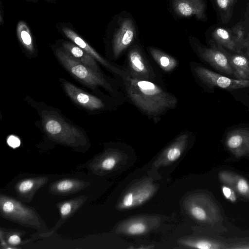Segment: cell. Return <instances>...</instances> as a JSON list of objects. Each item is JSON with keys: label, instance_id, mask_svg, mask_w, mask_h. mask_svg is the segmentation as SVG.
Segmentation results:
<instances>
[{"label": "cell", "instance_id": "cell-1", "mask_svg": "<svg viewBox=\"0 0 249 249\" xmlns=\"http://www.w3.org/2000/svg\"><path fill=\"white\" fill-rule=\"evenodd\" d=\"M128 98L142 113L157 121L175 108L178 99L154 81L131 78L126 71L120 77Z\"/></svg>", "mask_w": 249, "mask_h": 249}, {"label": "cell", "instance_id": "cell-2", "mask_svg": "<svg viewBox=\"0 0 249 249\" xmlns=\"http://www.w3.org/2000/svg\"><path fill=\"white\" fill-rule=\"evenodd\" d=\"M42 124L47 136L53 141L80 151H86L89 142L85 134L54 113L44 112Z\"/></svg>", "mask_w": 249, "mask_h": 249}, {"label": "cell", "instance_id": "cell-3", "mask_svg": "<svg viewBox=\"0 0 249 249\" xmlns=\"http://www.w3.org/2000/svg\"><path fill=\"white\" fill-rule=\"evenodd\" d=\"M0 213L2 217L9 221L36 230L42 237H45L49 232L44 220L35 210L2 194L0 195Z\"/></svg>", "mask_w": 249, "mask_h": 249}, {"label": "cell", "instance_id": "cell-4", "mask_svg": "<svg viewBox=\"0 0 249 249\" xmlns=\"http://www.w3.org/2000/svg\"><path fill=\"white\" fill-rule=\"evenodd\" d=\"M56 57L66 70L77 80L90 88L102 87L112 91L111 85L102 73L97 72L82 64L68 53L63 47L55 50Z\"/></svg>", "mask_w": 249, "mask_h": 249}, {"label": "cell", "instance_id": "cell-5", "mask_svg": "<svg viewBox=\"0 0 249 249\" xmlns=\"http://www.w3.org/2000/svg\"><path fill=\"white\" fill-rule=\"evenodd\" d=\"M192 69L196 77L210 88L232 90L249 88V80L233 79L198 65H193Z\"/></svg>", "mask_w": 249, "mask_h": 249}, {"label": "cell", "instance_id": "cell-6", "mask_svg": "<svg viewBox=\"0 0 249 249\" xmlns=\"http://www.w3.org/2000/svg\"><path fill=\"white\" fill-rule=\"evenodd\" d=\"M126 74L131 78L154 81L155 71L140 48L135 46L129 51L126 60Z\"/></svg>", "mask_w": 249, "mask_h": 249}, {"label": "cell", "instance_id": "cell-7", "mask_svg": "<svg viewBox=\"0 0 249 249\" xmlns=\"http://www.w3.org/2000/svg\"><path fill=\"white\" fill-rule=\"evenodd\" d=\"M70 25L61 23L57 27L59 32L66 36L72 42L83 49L92 56L97 61L106 67L112 73L120 77L125 73L124 68H120L107 61L91 47L76 31Z\"/></svg>", "mask_w": 249, "mask_h": 249}, {"label": "cell", "instance_id": "cell-8", "mask_svg": "<svg viewBox=\"0 0 249 249\" xmlns=\"http://www.w3.org/2000/svg\"><path fill=\"white\" fill-rule=\"evenodd\" d=\"M62 86L70 98L82 107L90 110H98L105 107V105L101 99L87 93L71 83L63 81Z\"/></svg>", "mask_w": 249, "mask_h": 249}, {"label": "cell", "instance_id": "cell-9", "mask_svg": "<svg viewBox=\"0 0 249 249\" xmlns=\"http://www.w3.org/2000/svg\"><path fill=\"white\" fill-rule=\"evenodd\" d=\"M135 37V28L131 19L125 18L120 24L115 34L112 42L114 57L118 58L133 42Z\"/></svg>", "mask_w": 249, "mask_h": 249}, {"label": "cell", "instance_id": "cell-10", "mask_svg": "<svg viewBox=\"0 0 249 249\" xmlns=\"http://www.w3.org/2000/svg\"><path fill=\"white\" fill-rule=\"evenodd\" d=\"M199 53L201 58L216 71L228 76L234 77L233 69L226 54L206 49L199 50Z\"/></svg>", "mask_w": 249, "mask_h": 249}, {"label": "cell", "instance_id": "cell-11", "mask_svg": "<svg viewBox=\"0 0 249 249\" xmlns=\"http://www.w3.org/2000/svg\"><path fill=\"white\" fill-rule=\"evenodd\" d=\"M49 180L46 176H39L22 179L15 185V192L20 199L30 203L37 191Z\"/></svg>", "mask_w": 249, "mask_h": 249}, {"label": "cell", "instance_id": "cell-12", "mask_svg": "<svg viewBox=\"0 0 249 249\" xmlns=\"http://www.w3.org/2000/svg\"><path fill=\"white\" fill-rule=\"evenodd\" d=\"M88 197L82 195L57 204L60 212V219L55 226L49 231L45 237L55 232L67 220L71 217L84 204Z\"/></svg>", "mask_w": 249, "mask_h": 249}, {"label": "cell", "instance_id": "cell-13", "mask_svg": "<svg viewBox=\"0 0 249 249\" xmlns=\"http://www.w3.org/2000/svg\"><path fill=\"white\" fill-rule=\"evenodd\" d=\"M89 185V182L77 178H64L50 184L49 192L53 195L68 196L79 192Z\"/></svg>", "mask_w": 249, "mask_h": 249}, {"label": "cell", "instance_id": "cell-14", "mask_svg": "<svg viewBox=\"0 0 249 249\" xmlns=\"http://www.w3.org/2000/svg\"><path fill=\"white\" fill-rule=\"evenodd\" d=\"M61 44L62 47L76 60L95 71L102 73L97 61L87 52L71 42L62 40Z\"/></svg>", "mask_w": 249, "mask_h": 249}, {"label": "cell", "instance_id": "cell-15", "mask_svg": "<svg viewBox=\"0 0 249 249\" xmlns=\"http://www.w3.org/2000/svg\"><path fill=\"white\" fill-rule=\"evenodd\" d=\"M219 178L223 182L234 188L239 194L249 197V182L244 178L227 172L220 173Z\"/></svg>", "mask_w": 249, "mask_h": 249}, {"label": "cell", "instance_id": "cell-16", "mask_svg": "<svg viewBox=\"0 0 249 249\" xmlns=\"http://www.w3.org/2000/svg\"><path fill=\"white\" fill-rule=\"evenodd\" d=\"M226 55L233 69L234 78L249 80V59L242 55Z\"/></svg>", "mask_w": 249, "mask_h": 249}, {"label": "cell", "instance_id": "cell-17", "mask_svg": "<svg viewBox=\"0 0 249 249\" xmlns=\"http://www.w3.org/2000/svg\"><path fill=\"white\" fill-rule=\"evenodd\" d=\"M16 33L20 43L25 51L30 54L34 53L36 48L34 38L29 26L24 21H18Z\"/></svg>", "mask_w": 249, "mask_h": 249}, {"label": "cell", "instance_id": "cell-18", "mask_svg": "<svg viewBox=\"0 0 249 249\" xmlns=\"http://www.w3.org/2000/svg\"><path fill=\"white\" fill-rule=\"evenodd\" d=\"M148 51L154 61L165 72L172 71L178 65L177 59L158 49L150 47Z\"/></svg>", "mask_w": 249, "mask_h": 249}, {"label": "cell", "instance_id": "cell-19", "mask_svg": "<svg viewBox=\"0 0 249 249\" xmlns=\"http://www.w3.org/2000/svg\"><path fill=\"white\" fill-rule=\"evenodd\" d=\"M227 146L232 151H237L242 148L249 147V131L238 129L231 132L226 139Z\"/></svg>", "mask_w": 249, "mask_h": 249}, {"label": "cell", "instance_id": "cell-20", "mask_svg": "<svg viewBox=\"0 0 249 249\" xmlns=\"http://www.w3.org/2000/svg\"><path fill=\"white\" fill-rule=\"evenodd\" d=\"M152 191L150 187H145L127 193L123 197L120 208H127L142 203L150 196Z\"/></svg>", "mask_w": 249, "mask_h": 249}, {"label": "cell", "instance_id": "cell-21", "mask_svg": "<svg viewBox=\"0 0 249 249\" xmlns=\"http://www.w3.org/2000/svg\"><path fill=\"white\" fill-rule=\"evenodd\" d=\"M173 7L176 13L182 17H190L199 12L197 0H174Z\"/></svg>", "mask_w": 249, "mask_h": 249}, {"label": "cell", "instance_id": "cell-22", "mask_svg": "<svg viewBox=\"0 0 249 249\" xmlns=\"http://www.w3.org/2000/svg\"><path fill=\"white\" fill-rule=\"evenodd\" d=\"M186 245L200 249H217L220 248L218 247V245L217 244L206 240H199L192 242H188L186 243Z\"/></svg>", "mask_w": 249, "mask_h": 249}, {"label": "cell", "instance_id": "cell-23", "mask_svg": "<svg viewBox=\"0 0 249 249\" xmlns=\"http://www.w3.org/2000/svg\"><path fill=\"white\" fill-rule=\"evenodd\" d=\"M190 211L193 216L198 221H205L208 219L207 212L201 206H193Z\"/></svg>", "mask_w": 249, "mask_h": 249}, {"label": "cell", "instance_id": "cell-24", "mask_svg": "<svg viewBox=\"0 0 249 249\" xmlns=\"http://www.w3.org/2000/svg\"><path fill=\"white\" fill-rule=\"evenodd\" d=\"M146 230V226L141 222L133 223L127 228V233L131 234H139L143 233Z\"/></svg>", "mask_w": 249, "mask_h": 249}, {"label": "cell", "instance_id": "cell-25", "mask_svg": "<svg viewBox=\"0 0 249 249\" xmlns=\"http://www.w3.org/2000/svg\"><path fill=\"white\" fill-rule=\"evenodd\" d=\"M6 240H4L12 249H16V246L20 245L22 242L19 233L16 232L10 233L8 235H6Z\"/></svg>", "mask_w": 249, "mask_h": 249}, {"label": "cell", "instance_id": "cell-26", "mask_svg": "<svg viewBox=\"0 0 249 249\" xmlns=\"http://www.w3.org/2000/svg\"><path fill=\"white\" fill-rule=\"evenodd\" d=\"M221 190L223 196L227 200L232 203L236 201V194L231 187L228 185H223Z\"/></svg>", "mask_w": 249, "mask_h": 249}, {"label": "cell", "instance_id": "cell-27", "mask_svg": "<svg viewBox=\"0 0 249 249\" xmlns=\"http://www.w3.org/2000/svg\"><path fill=\"white\" fill-rule=\"evenodd\" d=\"M7 142L8 144L13 148H16L19 146L20 144L19 139L18 137L13 135L8 137Z\"/></svg>", "mask_w": 249, "mask_h": 249}, {"label": "cell", "instance_id": "cell-28", "mask_svg": "<svg viewBox=\"0 0 249 249\" xmlns=\"http://www.w3.org/2000/svg\"><path fill=\"white\" fill-rule=\"evenodd\" d=\"M216 33L220 38L224 39H227L229 37L228 32L222 28L218 29Z\"/></svg>", "mask_w": 249, "mask_h": 249}, {"label": "cell", "instance_id": "cell-29", "mask_svg": "<svg viewBox=\"0 0 249 249\" xmlns=\"http://www.w3.org/2000/svg\"><path fill=\"white\" fill-rule=\"evenodd\" d=\"M218 5L222 8H225L228 3V0H217Z\"/></svg>", "mask_w": 249, "mask_h": 249}, {"label": "cell", "instance_id": "cell-30", "mask_svg": "<svg viewBox=\"0 0 249 249\" xmlns=\"http://www.w3.org/2000/svg\"><path fill=\"white\" fill-rule=\"evenodd\" d=\"M3 13V10H2V6L1 4V2L0 4V25H2L3 24V18H2V15H3L2 14Z\"/></svg>", "mask_w": 249, "mask_h": 249}, {"label": "cell", "instance_id": "cell-31", "mask_svg": "<svg viewBox=\"0 0 249 249\" xmlns=\"http://www.w3.org/2000/svg\"><path fill=\"white\" fill-rule=\"evenodd\" d=\"M26 0L33 1V2H37V1H38L39 0ZM44 0L47 1L48 2H52V3L55 2V0Z\"/></svg>", "mask_w": 249, "mask_h": 249}]
</instances>
